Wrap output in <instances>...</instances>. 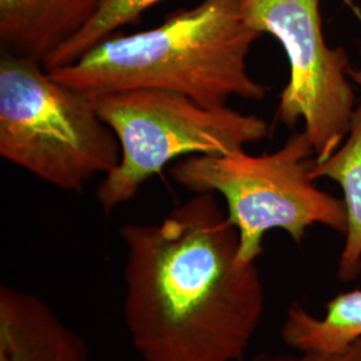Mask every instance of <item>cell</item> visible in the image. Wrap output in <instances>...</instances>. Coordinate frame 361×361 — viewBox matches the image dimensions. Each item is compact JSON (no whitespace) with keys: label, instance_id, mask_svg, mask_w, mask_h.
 Returning a JSON list of instances; mask_svg holds the SVG:
<instances>
[{"label":"cell","instance_id":"5b68a950","mask_svg":"<svg viewBox=\"0 0 361 361\" xmlns=\"http://www.w3.org/2000/svg\"><path fill=\"white\" fill-rule=\"evenodd\" d=\"M92 101L122 150L119 165L97 189L106 213L131 201L145 182L177 158L229 154L268 134V123L259 116L198 104L176 91H116L94 95Z\"/></svg>","mask_w":361,"mask_h":361},{"label":"cell","instance_id":"ba28073f","mask_svg":"<svg viewBox=\"0 0 361 361\" xmlns=\"http://www.w3.org/2000/svg\"><path fill=\"white\" fill-rule=\"evenodd\" d=\"M102 0H0V51L44 65L89 26Z\"/></svg>","mask_w":361,"mask_h":361},{"label":"cell","instance_id":"30bf717a","mask_svg":"<svg viewBox=\"0 0 361 361\" xmlns=\"http://www.w3.org/2000/svg\"><path fill=\"white\" fill-rule=\"evenodd\" d=\"M312 176L314 180L324 177L336 180L343 189L347 232L337 277L352 281L361 273V104L355 109L347 141L326 161L314 162Z\"/></svg>","mask_w":361,"mask_h":361},{"label":"cell","instance_id":"9c48e42d","mask_svg":"<svg viewBox=\"0 0 361 361\" xmlns=\"http://www.w3.org/2000/svg\"><path fill=\"white\" fill-rule=\"evenodd\" d=\"M288 347L298 352L336 353L361 338V290L336 295L323 317H316L301 305H292L281 326Z\"/></svg>","mask_w":361,"mask_h":361},{"label":"cell","instance_id":"52a82bcc","mask_svg":"<svg viewBox=\"0 0 361 361\" xmlns=\"http://www.w3.org/2000/svg\"><path fill=\"white\" fill-rule=\"evenodd\" d=\"M0 361H89V348L40 297L3 285Z\"/></svg>","mask_w":361,"mask_h":361},{"label":"cell","instance_id":"8fae6325","mask_svg":"<svg viewBox=\"0 0 361 361\" xmlns=\"http://www.w3.org/2000/svg\"><path fill=\"white\" fill-rule=\"evenodd\" d=\"M164 0H102L94 19L79 35L70 40L44 63L46 70L59 68L77 62L104 39L116 35L122 27L137 23L145 11Z\"/></svg>","mask_w":361,"mask_h":361},{"label":"cell","instance_id":"3957f363","mask_svg":"<svg viewBox=\"0 0 361 361\" xmlns=\"http://www.w3.org/2000/svg\"><path fill=\"white\" fill-rule=\"evenodd\" d=\"M116 133L92 97L38 61L0 51V157L66 192H82L121 162Z\"/></svg>","mask_w":361,"mask_h":361},{"label":"cell","instance_id":"6da1fadb","mask_svg":"<svg viewBox=\"0 0 361 361\" xmlns=\"http://www.w3.org/2000/svg\"><path fill=\"white\" fill-rule=\"evenodd\" d=\"M125 323L143 361H240L265 310L256 262L216 193L152 225L125 224Z\"/></svg>","mask_w":361,"mask_h":361},{"label":"cell","instance_id":"8992f818","mask_svg":"<svg viewBox=\"0 0 361 361\" xmlns=\"http://www.w3.org/2000/svg\"><path fill=\"white\" fill-rule=\"evenodd\" d=\"M240 8L247 26L283 44L290 75L277 116L288 128L304 121L314 162L322 164L349 133L355 94L347 79V52L324 40L320 0H240Z\"/></svg>","mask_w":361,"mask_h":361},{"label":"cell","instance_id":"4fadbf2b","mask_svg":"<svg viewBox=\"0 0 361 361\" xmlns=\"http://www.w3.org/2000/svg\"><path fill=\"white\" fill-rule=\"evenodd\" d=\"M348 77L352 78L359 86H361V68H348Z\"/></svg>","mask_w":361,"mask_h":361},{"label":"cell","instance_id":"277c9868","mask_svg":"<svg viewBox=\"0 0 361 361\" xmlns=\"http://www.w3.org/2000/svg\"><path fill=\"white\" fill-rule=\"evenodd\" d=\"M313 143L301 131L271 154L256 157L241 149L186 157L170 168V176L194 193L224 197L228 219L240 235V257L256 262L265 234L273 229L285 231L296 244L316 224L347 232L344 201L313 183Z\"/></svg>","mask_w":361,"mask_h":361},{"label":"cell","instance_id":"7a4b0ae2","mask_svg":"<svg viewBox=\"0 0 361 361\" xmlns=\"http://www.w3.org/2000/svg\"><path fill=\"white\" fill-rule=\"evenodd\" d=\"M259 37L246 25L240 0H202L193 8L170 13L154 28L111 35L77 62L47 71L90 97L159 89L205 106H226L231 97L259 101L268 89L246 67Z\"/></svg>","mask_w":361,"mask_h":361},{"label":"cell","instance_id":"7c38bea8","mask_svg":"<svg viewBox=\"0 0 361 361\" xmlns=\"http://www.w3.org/2000/svg\"><path fill=\"white\" fill-rule=\"evenodd\" d=\"M240 361H361V338L341 352L317 353V352H298L295 356L257 353L252 357H244Z\"/></svg>","mask_w":361,"mask_h":361}]
</instances>
